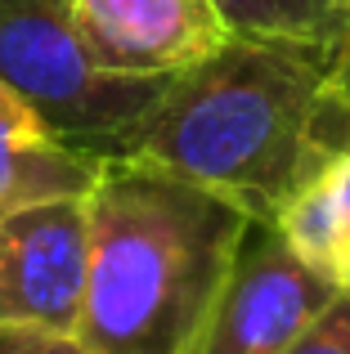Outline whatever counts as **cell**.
Returning a JSON list of instances; mask_svg holds the SVG:
<instances>
[{"label":"cell","instance_id":"5","mask_svg":"<svg viewBox=\"0 0 350 354\" xmlns=\"http://www.w3.org/2000/svg\"><path fill=\"white\" fill-rule=\"evenodd\" d=\"M337 292L342 287L310 269L274 225L252 220L202 354H279Z\"/></svg>","mask_w":350,"mask_h":354},{"label":"cell","instance_id":"11","mask_svg":"<svg viewBox=\"0 0 350 354\" xmlns=\"http://www.w3.org/2000/svg\"><path fill=\"white\" fill-rule=\"evenodd\" d=\"M0 354H86L68 332H36V328H0Z\"/></svg>","mask_w":350,"mask_h":354},{"label":"cell","instance_id":"1","mask_svg":"<svg viewBox=\"0 0 350 354\" xmlns=\"http://www.w3.org/2000/svg\"><path fill=\"white\" fill-rule=\"evenodd\" d=\"M346 139L337 45L229 32L211 59L171 77L117 157L167 166L274 225Z\"/></svg>","mask_w":350,"mask_h":354},{"label":"cell","instance_id":"12","mask_svg":"<svg viewBox=\"0 0 350 354\" xmlns=\"http://www.w3.org/2000/svg\"><path fill=\"white\" fill-rule=\"evenodd\" d=\"M337 81H342V90L350 95V32H346L342 50H337Z\"/></svg>","mask_w":350,"mask_h":354},{"label":"cell","instance_id":"9","mask_svg":"<svg viewBox=\"0 0 350 354\" xmlns=\"http://www.w3.org/2000/svg\"><path fill=\"white\" fill-rule=\"evenodd\" d=\"M229 32L247 36H283L306 45H337L350 32L346 0H216Z\"/></svg>","mask_w":350,"mask_h":354},{"label":"cell","instance_id":"8","mask_svg":"<svg viewBox=\"0 0 350 354\" xmlns=\"http://www.w3.org/2000/svg\"><path fill=\"white\" fill-rule=\"evenodd\" d=\"M274 229L328 283L350 287V139L279 211Z\"/></svg>","mask_w":350,"mask_h":354},{"label":"cell","instance_id":"7","mask_svg":"<svg viewBox=\"0 0 350 354\" xmlns=\"http://www.w3.org/2000/svg\"><path fill=\"white\" fill-rule=\"evenodd\" d=\"M104 157L68 144L14 86L0 81V216L45 198H86Z\"/></svg>","mask_w":350,"mask_h":354},{"label":"cell","instance_id":"2","mask_svg":"<svg viewBox=\"0 0 350 354\" xmlns=\"http://www.w3.org/2000/svg\"><path fill=\"white\" fill-rule=\"evenodd\" d=\"M77 314L86 354H202L252 216L140 157H104Z\"/></svg>","mask_w":350,"mask_h":354},{"label":"cell","instance_id":"4","mask_svg":"<svg viewBox=\"0 0 350 354\" xmlns=\"http://www.w3.org/2000/svg\"><path fill=\"white\" fill-rule=\"evenodd\" d=\"M90 265L86 198H45L0 216V328H77Z\"/></svg>","mask_w":350,"mask_h":354},{"label":"cell","instance_id":"6","mask_svg":"<svg viewBox=\"0 0 350 354\" xmlns=\"http://www.w3.org/2000/svg\"><path fill=\"white\" fill-rule=\"evenodd\" d=\"M90 59L113 77L171 81L229 41L216 0H68Z\"/></svg>","mask_w":350,"mask_h":354},{"label":"cell","instance_id":"10","mask_svg":"<svg viewBox=\"0 0 350 354\" xmlns=\"http://www.w3.org/2000/svg\"><path fill=\"white\" fill-rule=\"evenodd\" d=\"M279 354H350V287H342Z\"/></svg>","mask_w":350,"mask_h":354},{"label":"cell","instance_id":"3","mask_svg":"<svg viewBox=\"0 0 350 354\" xmlns=\"http://www.w3.org/2000/svg\"><path fill=\"white\" fill-rule=\"evenodd\" d=\"M0 81L14 86L68 144L117 157L171 81L104 72L72 23L68 0H0Z\"/></svg>","mask_w":350,"mask_h":354},{"label":"cell","instance_id":"13","mask_svg":"<svg viewBox=\"0 0 350 354\" xmlns=\"http://www.w3.org/2000/svg\"><path fill=\"white\" fill-rule=\"evenodd\" d=\"M346 5H350V0H346Z\"/></svg>","mask_w":350,"mask_h":354}]
</instances>
